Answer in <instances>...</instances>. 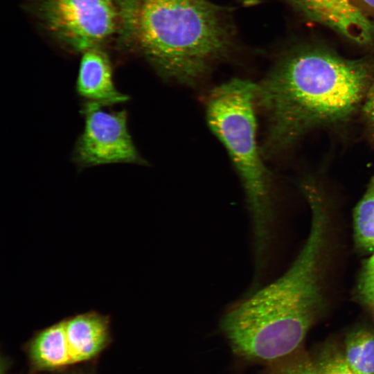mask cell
Returning <instances> with one entry per match:
<instances>
[{"label": "cell", "instance_id": "cell-1", "mask_svg": "<svg viewBox=\"0 0 374 374\" xmlns=\"http://www.w3.org/2000/svg\"><path fill=\"white\" fill-rule=\"evenodd\" d=\"M374 78V57L346 58L321 46L283 55L256 84L266 122L264 158L286 152L308 134L348 125L360 114Z\"/></svg>", "mask_w": 374, "mask_h": 374}, {"label": "cell", "instance_id": "cell-2", "mask_svg": "<svg viewBox=\"0 0 374 374\" xmlns=\"http://www.w3.org/2000/svg\"><path fill=\"white\" fill-rule=\"evenodd\" d=\"M311 211L306 241L278 279L230 308L221 328L233 351L243 358L276 363L290 357L303 342L321 305L319 263L325 238V195H305Z\"/></svg>", "mask_w": 374, "mask_h": 374}, {"label": "cell", "instance_id": "cell-3", "mask_svg": "<svg viewBox=\"0 0 374 374\" xmlns=\"http://www.w3.org/2000/svg\"><path fill=\"white\" fill-rule=\"evenodd\" d=\"M121 30L159 75L194 85L235 46L227 8L211 0H121Z\"/></svg>", "mask_w": 374, "mask_h": 374}, {"label": "cell", "instance_id": "cell-4", "mask_svg": "<svg viewBox=\"0 0 374 374\" xmlns=\"http://www.w3.org/2000/svg\"><path fill=\"white\" fill-rule=\"evenodd\" d=\"M256 84L234 78L214 88L206 102L208 123L227 149L244 189L255 241L262 262L272 217V181L256 142Z\"/></svg>", "mask_w": 374, "mask_h": 374}, {"label": "cell", "instance_id": "cell-5", "mask_svg": "<svg viewBox=\"0 0 374 374\" xmlns=\"http://www.w3.org/2000/svg\"><path fill=\"white\" fill-rule=\"evenodd\" d=\"M46 29L72 50L98 46L121 28V0H37Z\"/></svg>", "mask_w": 374, "mask_h": 374}, {"label": "cell", "instance_id": "cell-6", "mask_svg": "<svg viewBox=\"0 0 374 374\" xmlns=\"http://www.w3.org/2000/svg\"><path fill=\"white\" fill-rule=\"evenodd\" d=\"M103 108L82 105L84 125L73 147V162L80 169L109 163L145 164L130 134L127 111Z\"/></svg>", "mask_w": 374, "mask_h": 374}, {"label": "cell", "instance_id": "cell-7", "mask_svg": "<svg viewBox=\"0 0 374 374\" xmlns=\"http://www.w3.org/2000/svg\"><path fill=\"white\" fill-rule=\"evenodd\" d=\"M75 90L82 105L105 107L129 100L116 87L110 60L98 46L82 52Z\"/></svg>", "mask_w": 374, "mask_h": 374}, {"label": "cell", "instance_id": "cell-8", "mask_svg": "<svg viewBox=\"0 0 374 374\" xmlns=\"http://www.w3.org/2000/svg\"><path fill=\"white\" fill-rule=\"evenodd\" d=\"M73 364L91 359L110 340V317L91 310L64 319Z\"/></svg>", "mask_w": 374, "mask_h": 374}, {"label": "cell", "instance_id": "cell-9", "mask_svg": "<svg viewBox=\"0 0 374 374\" xmlns=\"http://www.w3.org/2000/svg\"><path fill=\"white\" fill-rule=\"evenodd\" d=\"M268 374H355L348 366L343 353L326 346L315 353L289 357L274 363Z\"/></svg>", "mask_w": 374, "mask_h": 374}, {"label": "cell", "instance_id": "cell-10", "mask_svg": "<svg viewBox=\"0 0 374 374\" xmlns=\"http://www.w3.org/2000/svg\"><path fill=\"white\" fill-rule=\"evenodd\" d=\"M35 364L53 368L73 364L68 344L64 319L39 331L30 344Z\"/></svg>", "mask_w": 374, "mask_h": 374}, {"label": "cell", "instance_id": "cell-11", "mask_svg": "<svg viewBox=\"0 0 374 374\" xmlns=\"http://www.w3.org/2000/svg\"><path fill=\"white\" fill-rule=\"evenodd\" d=\"M343 354L355 374H374V331L359 329L350 332Z\"/></svg>", "mask_w": 374, "mask_h": 374}, {"label": "cell", "instance_id": "cell-12", "mask_svg": "<svg viewBox=\"0 0 374 374\" xmlns=\"http://www.w3.org/2000/svg\"><path fill=\"white\" fill-rule=\"evenodd\" d=\"M340 19L345 37L361 44L371 42L374 37V24L357 8L351 0H327Z\"/></svg>", "mask_w": 374, "mask_h": 374}, {"label": "cell", "instance_id": "cell-13", "mask_svg": "<svg viewBox=\"0 0 374 374\" xmlns=\"http://www.w3.org/2000/svg\"><path fill=\"white\" fill-rule=\"evenodd\" d=\"M355 240L364 251L374 253V176L355 207L353 212Z\"/></svg>", "mask_w": 374, "mask_h": 374}, {"label": "cell", "instance_id": "cell-14", "mask_svg": "<svg viewBox=\"0 0 374 374\" xmlns=\"http://www.w3.org/2000/svg\"><path fill=\"white\" fill-rule=\"evenodd\" d=\"M305 19L332 28L345 37L344 27L327 0H287Z\"/></svg>", "mask_w": 374, "mask_h": 374}, {"label": "cell", "instance_id": "cell-15", "mask_svg": "<svg viewBox=\"0 0 374 374\" xmlns=\"http://www.w3.org/2000/svg\"><path fill=\"white\" fill-rule=\"evenodd\" d=\"M362 302L374 314V253L364 262L357 286Z\"/></svg>", "mask_w": 374, "mask_h": 374}, {"label": "cell", "instance_id": "cell-16", "mask_svg": "<svg viewBox=\"0 0 374 374\" xmlns=\"http://www.w3.org/2000/svg\"><path fill=\"white\" fill-rule=\"evenodd\" d=\"M367 140L374 145V97L366 99L360 111Z\"/></svg>", "mask_w": 374, "mask_h": 374}, {"label": "cell", "instance_id": "cell-17", "mask_svg": "<svg viewBox=\"0 0 374 374\" xmlns=\"http://www.w3.org/2000/svg\"><path fill=\"white\" fill-rule=\"evenodd\" d=\"M351 1L365 15H374V0H351Z\"/></svg>", "mask_w": 374, "mask_h": 374}, {"label": "cell", "instance_id": "cell-18", "mask_svg": "<svg viewBox=\"0 0 374 374\" xmlns=\"http://www.w3.org/2000/svg\"><path fill=\"white\" fill-rule=\"evenodd\" d=\"M373 97H374V78L368 90L366 99L371 98Z\"/></svg>", "mask_w": 374, "mask_h": 374}, {"label": "cell", "instance_id": "cell-19", "mask_svg": "<svg viewBox=\"0 0 374 374\" xmlns=\"http://www.w3.org/2000/svg\"><path fill=\"white\" fill-rule=\"evenodd\" d=\"M242 2L247 6H254L259 3V0H242Z\"/></svg>", "mask_w": 374, "mask_h": 374}]
</instances>
